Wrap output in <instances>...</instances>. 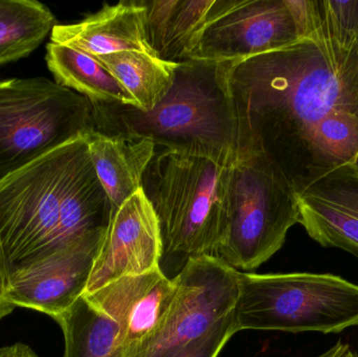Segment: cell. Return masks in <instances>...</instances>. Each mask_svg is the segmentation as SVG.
<instances>
[{
	"instance_id": "6da1fadb",
	"label": "cell",
	"mask_w": 358,
	"mask_h": 357,
	"mask_svg": "<svg viewBox=\"0 0 358 357\" xmlns=\"http://www.w3.org/2000/svg\"><path fill=\"white\" fill-rule=\"evenodd\" d=\"M237 157H264L296 197L358 153V45L313 38L229 61Z\"/></svg>"
},
{
	"instance_id": "7a4b0ae2",
	"label": "cell",
	"mask_w": 358,
	"mask_h": 357,
	"mask_svg": "<svg viewBox=\"0 0 358 357\" xmlns=\"http://www.w3.org/2000/svg\"><path fill=\"white\" fill-rule=\"evenodd\" d=\"M113 205L85 138L0 182V245L8 281L67 247L106 234Z\"/></svg>"
},
{
	"instance_id": "3957f363",
	"label": "cell",
	"mask_w": 358,
	"mask_h": 357,
	"mask_svg": "<svg viewBox=\"0 0 358 357\" xmlns=\"http://www.w3.org/2000/svg\"><path fill=\"white\" fill-rule=\"evenodd\" d=\"M227 62L178 63L167 96L150 112L129 105L94 103V130L104 136L148 138L157 149L237 157L235 113Z\"/></svg>"
},
{
	"instance_id": "277c9868",
	"label": "cell",
	"mask_w": 358,
	"mask_h": 357,
	"mask_svg": "<svg viewBox=\"0 0 358 357\" xmlns=\"http://www.w3.org/2000/svg\"><path fill=\"white\" fill-rule=\"evenodd\" d=\"M236 159L155 148L142 190L159 220L163 258L185 265L216 257L227 232Z\"/></svg>"
},
{
	"instance_id": "5b68a950",
	"label": "cell",
	"mask_w": 358,
	"mask_h": 357,
	"mask_svg": "<svg viewBox=\"0 0 358 357\" xmlns=\"http://www.w3.org/2000/svg\"><path fill=\"white\" fill-rule=\"evenodd\" d=\"M236 330L340 333L358 326V285L313 272H239Z\"/></svg>"
},
{
	"instance_id": "8992f818",
	"label": "cell",
	"mask_w": 358,
	"mask_h": 357,
	"mask_svg": "<svg viewBox=\"0 0 358 357\" xmlns=\"http://www.w3.org/2000/svg\"><path fill=\"white\" fill-rule=\"evenodd\" d=\"M94 130L92 105L44 77L0 81V182Z\"/></svg>"
},
{
	"instance_id": "52a82bcc",
	"label": "cell",
	"mask_w": 358,
	"mask_h": 357,
	"mask_svg": "<svg viewBox=\"0 0 358 357\" xmlns=\"http://www.w3.org/2000/svg\"><path fill=\"white\" fill-rule=\"evenodd\" d=\"M227 232L216 257L235 270H256L285 243L300 224L298 197L285 178L259 155L236 159Z\"/></svg>"
},
{
	"instance_id": "ba28073f",
	"label": "cell",
	"mask_w": 358,
	"mask_h": 357,
	"mask_svg": "<svg viewBox=\"0 0 358 357\" xmlns=\"http://www.w3.org/2000/svg\"><path fill=\"white\" fill-rule=\"evenodd\" d=\"M174 280L176 296L163 324L130 357H176L233 316L239 295V270L222 260H189Z\"/></svg>"
},
{
	"instance_id": "9c48e42d",
	"label": "cell",
	"mask_w": 358,
	"mask_h": 357,
	"mask_svg": "<svg viewBox=\"0 0 358 357\" xmlns=\"http://www.w3.org/2000/svg\"><path fill=\"white\" fill-rule=\"evenodd\" d=\"M299 40L284 0H215L194 42L189 60H244Z\"/></svg>"
},
{
	"instance_id": "30bf717a",
	"label": "cell",
	"mask_w": 358,
	"mask_h": 357,
	"mask_svg": "<svg viewBox=\"0 0 358 357\" xmlns=\"http://www.w3.org/2000/svg\"><path fill=\"white\" fill-rule=\"evenodd\" d=\"M163 256L159 220L140 189L111 216L84 296L124 277L161 268Z\"/></svg>"
},
{
	"instance_id": "8fae6325",
	"label": "cell",
	"mask_w": 358,
	"mask_h": 357,
	"mask_svg": "<svg viewBox=\"0 0 358 357\" xmlns=\"http://www.w3.org/2000/svg\"><path fill=\"white\" fill-rule=\"evenodd\" d=\"M176 293V283L161 268L124 277L92 295L94 307L115 321L125 357L134 356L159 330Z\"/></svg>"
},
{
	"instance_id": "7c38bea8",
	"label": "cell",
	"mask_w": 358,
	"mask_h": 357,
	"mask_svg": "<svg viewBox=\"0 0 358 357\" xmlns=\"http://www.w3.org/2000/svg\"><path fill=\"white\" fill-rule=\"evenodd\" d=\"M104 237L82 241L10 279L8 296L15 307L29 308L52 319L71 307L87 289Z\"/></svg>"
},
{
	"instance_id": "4fadbf2b",
	"label": "cell",
	"mask_w": 358,
	"mask_h": 357,
	"mask_svg": "<svg viewBox=\"0 0 358 357\" xmlns=\"http://www.w3.org/2000/svg\"><path fill=\"white\" fill-rule=\"evenodd\" d=\"M300 224L324 247L358 258V172L341 166L298 196Z\"/></svg>"
},
{
	"instance_id": "5bb4252c",
	"label": "cell",
	"mask_w": 358,
	"mask_h": 357,
	"mask_svg": "<svg viewBox=\"0 0 358 357\" xmlns=\"http://www.w3.org/2000/svg\"><path fill=\"white\" fill-rule=\"evenodd\" d=\"M50 42L94 58L124 50L157 57L147 36L146 8L142 0L105 3L99 12L79 22L57 24L50 33Z\"/></svg>"
},
{
	"instance_id": "9a60e30c",
	"label": "cell",
	"mask_w": 358,
	"mask_h": 357,
	"mask_svg": "<svg viewBox=\"0 0 358 357\" xmlns=\"http://www.w3.org/2000/svg\"><path fill=\"white\" fill-rule=\"evenodd\" d=\"M99 180L108 195L113 214L142 189L143 176L155 144L138 136H104L92 130L85 136Z\"/></svg>"
},
{
	"instance_id": "2e32d148",
	"label": "cell",
	"mask_w": 358,
	"mask_h": 357,
	"mask_svg": "<svg viewBox=\"0 0 358 357\" xmlns=\"http://www.w3.org/2000/svg\"><path fill=\"white\" fill-rule=\"evenodd\" d=\"M149 43L164 61L189 60L194 42L215 0H142Z\"/></svg>"
},
{
	"instance_id": "e0dca14e",
	"label": "cell",
	"mask_w": 358,
	"mask_h": 357,
	"mask_svg": "<svg viewBox=\"0 0 358 357\" xmlns=\"http://www.w3.org/2000/svg\"><path fill=\"white\" fill-rule=\"evenodd\" d=\"M46 64L55 82L94 103H117L136 108V101L94 57L62 44L46 45Z\"/></svg>"
},
{
	"instance_id": "ac0fdd59",
	"label": "cell",
	"mask_w": 358,
	"mask_h": 357,
	"mask_svg": "<svg viewBox=\"0 0 358 357\" xmlns=\"http://www.w3.org/2000/svg\"><path fill=\"white\" fill-rule=\"evenodd\" d=\"M136 101V108L150 112L167 96L176 79L178 63L124 50L96 58Z\"/></svg>"
},
{
	"instance_id": "d6986e66",
	"label": "cell",
	"mask_w": 358,
	"mask_h": 357,
	"mask_svg": "<svg viewBox=\"0 0 358 357\" xmlns=\"http://www.w3.org/2000/svg\"><path fill=\"white\" fill-rule=\"evenodd\" d=\"M54 320L64 335L63 357H125L115 321L84 296Z\"/></svg>"
},
{
	"instance_id": "ffe728a7",
	"label": "cell",
	"mask_w": 358,
	"mask_h": 357,
	"mask_svg": "<svg viewBox=\"0 0 358 357\" xmlns=\"http://www.w3.org/2000/svg\"><path fill=\"white\" fill-rule=\"evenodd\" d=\"M56 25L52 10L37 0H0V65L29 57Z\"/></svg>"
},
{
	"instance_id": "44dd1931",
	"label": "cell",
	"mask_w": 358,
	"mask_h": 357,
	"mask_svg": "<svg viewBox=\"0 0 358 357\" xmlns=\"http://www.w3.org/2000/svg\"><path fill=\"white\" fill-rule=\"evenodd\" d=\"M321 31L334 38L341 45H358V0H319Z\"/></svg>"
},
{
	"instance_id": "7402d4cb",
	"label": "cell",
	"mask_w": 358,
	"mask_h": 357,
	"mask_svg": "<svg viewBox=\"0 0 358 357\" xmlns=\"http://www.w3.org/2000/svg\"><path fill=\"white\" fill-rule=\"evenodd\" d=\"M236 333L237 330L233 314L208 337L185 348L176 357H218L227 342Z\"/></svg>"
},
{
	"instance_id": "603a6c76",
	"label": "cell",
	"mask_w": 358,
	"mask_h": 357,
	"mask_svg": "<svg viewBox=\"0 0 358 357\" xmlns=\"http://www.w3.org/2000/svg\"><path fill=\"white\" fill-rule=\"evenodd\" d=\"M284 1L294 19L300 40L313 38L321 31L322 19L319 0H284Z\"/></svg>"
},
{
	"instance_id": "cb8c5ba5",
	"label": "cell",
	"mask_w": 358,
	"mask_h": 357,
	"mask_svg": "<svg viewBox=\"0 0 358 357\" xmlns=\"http://www.w3.org/2000/svg\"><path fill=\"white\" fill-rule=\"evenodd\" d=\"M10 281H8V270H6V260H4L3 252L0 245V321L4 316L12 314L15 306L10 303L8 299V291Z\"/></svg>"
},
{
	"instance_id": "d4e9b609",
	"label": "cell",
	"mask_w": 358,
	"mask_h": 357,
	"mask_svg": "<svg viewBox=\"0 0 358 357\" xmlns=\"http://www.w3.org/2000/svg\"><path fill=\"white\" fill-rule=\"evenodd\" d=\"M0 357H39L29 346L24 344H15V345L3 347L0 349Z\"/></svg>"
},
{
	"instance_id": "484cf974",
	"label": "cell",
	"mask_w": 358,
	"mask_h": 357,
	"mask_svg": "<svg viewBox=\"0 0 358 357\" xmlns=\"http://www.w3.org/2000/svg\"><path fill=\"white\" fill-rule=\"evenodd\" d=\"M350 349L349 344L338 341L332 347H330L329 349L315 357H344Z\"/></svg>"
},
{
	"instance_id": "4316f807",
	"label": "cell",
	"mask_w": 358,
	"mask_h": 357,
	"mask_svg": "<svg viewBox=\"0 0 358 357\" xmlns=\"http://www.w3.org/2000/svg\"><path fill=\"white\" fill-rule=\"evenodd\" d=\"M344 357H358L357 354H355V352H353L352 350H349L348 352H347L346 356Z\"/></svg>"
},
{
	"instance_id": "83f0119b",
	"label": "cell",
	"mask_w": 358,
	"mask_h": 357,
	"mask_svg": "<svg viewBox=\"0 0 358 357\" xmlns=\"http://www.w3.org/2000/svg\"><path fill=\"white\" fill-rule=\"evenodd\" d=\"M352 165L355 166V169H357V171L358 172V153L357 157H355V163H353Z\"/></svg>"
}]
</instances>
